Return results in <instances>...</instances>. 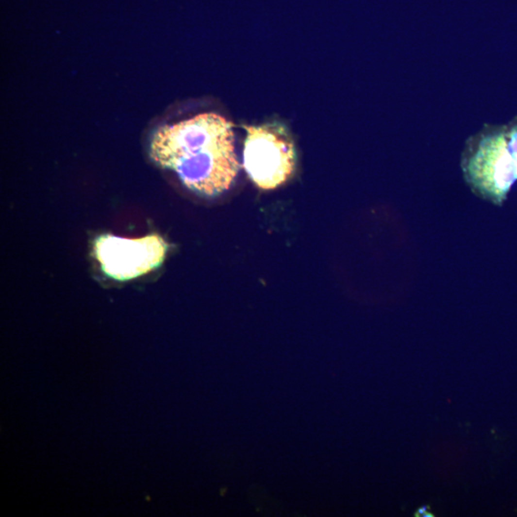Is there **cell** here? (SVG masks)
Instances as JSON below:
<instances>
[{
  "label": "cell",
  "instance_id": "1",
  "mask_svg": "<svg viewBox=\"0 0 517 517\" xmlns=\"http://www.w3.org/2000/svg\"><path fill=\"white\" fill-rule=\"evenodd\" d=\"M150 155L158 167L172 170L185 187L204 197L229 190L240 171L233 124L214 112L158 128Z\"/></svg>",
  "mask_w": 517,
  "mask_h": 517
},
{
  "label": "cell",
  "instance_id": "2",
  "mask_svg": "<svg viewBox=\"0 0 517 517\" xmlns=\"http://www.w3.org/2000/svg\"><path fill=\"white\" fill-rule=\"evenodd\" d=\"M460 167L473 195L502 206L517 181V167L508 147L505 126L484 125L467 138Z\"/></svg>",
  "mask_w": 517,
  "mask_h": 517
},
{
  "label": "cell",
  "instance_id": "3",
  "mask_svg": "<svg viewBox=\"0 0 517 517\" xmlns=\"http://www.w3.org/2000/svg\"><path fill=\"white\" fill-rule=\"evenodd\" d=\"M243 168L262 190H274L293 174L296 150L288 131L282 125L246 126Z\"/></svg>",
  "mask_w": 517,
  "mask_h": 517
},
{
  "label": "cell",
  "instance_id": "4",
  "mask_svg": "<svg viewBox=\"0 0 517 517\" xmlns=\"http://www.w3.org/2000/svg\"><path fill=\"white\" fill-rule=\"evenodd\" d=\"M169 245L159 235L124 239L113 235L99 237L94 252L105 275L127 281L157 268L165 260Z\"/></svg>",
  "mask_w": 517,
  "mask_h": 517
},
{
  "label": "cell",
  "instance_id": "5",
  "mask_svg": "<svg viewBox=\"0 0 517 517\" xmlns=\"http://www.w3.org/2000/svg\"><path fill=\"white\" fill-rule=\"evenodd\" d=\"M505 133L508 142V147L517 167V118L505 126Z\"/></svg>",
  "mask_w": 517,
  "mask_h": 517
},
{
  "label": "cell",
  "instance_id": "6",
  "mask_svg": "<svg viewBox=\"0 0 517 517\" xmlns=\"http://www.w3.org/2000/svg\"><path fill=\"white\" fill-rule=\"evenodd\" d=\"M429 511H428V507L427 506H423V507H420L418 509V511L417 512V517H433L432 515H429Z\"/></svg>",
  "mask_w": 517,
  "mask_h": 517
}]
</instances>
